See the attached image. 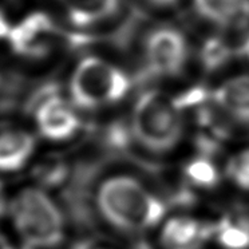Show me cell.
<instances>
[{"mask_svg":"<svg viewBox=\"0 0 249 249\" xmlns=\"http://www.w3.org/2000/svg\"><path fill=\"white\" fill-rule=\"evenodd\" d=\"M94 211L107 227L126 236H140L160 228L166 202L142 178L114 172L98 181L92 193Z\"/></svg>","mask_w":249,"mask_h":249,"instance_id":"6da1fadb","label":"cell"},{"mask_svg":"<svg viewBox=\"0 0 249 249\" xmlns=\"http://www.w3.org/2000/svg\"><path fill=\"white\" fill-rule=\"evenodd\" d=\"M130 137L143 152L166 156L184 137L182 108L177 99L157 90L142 94L130 118Z\"/></svg>","mask_w":249,"mask_h":249,"instance_id":"7a4b0ae2","label":"cell"},{"mask_svg":"<svg viewBox=\"0 0 249 249\" xmlns=\"http://www.w3.org/2000/svg\"><path fill=\"white\" fill-rule=\"evenodd\" d=\"M12 218L28 249L58 247L65 238V217L43 190L24 189L12 201Z\"/></svg>","mask_w":249,"mask_h":249,"instance_id":"3957f363","label":"cell"},{"mask_svg":"<svg viewBox=\"0 0 249 249\" xmlns=\"http://www.w3.org/2000/svg\"><path fill=\"white\" fill-rule=\"evenodd\" d=\"M129 90L130 81L124 71L95 56L82 59L70 81L72 102L86 110L119 102Z\"/></svg>","mask_w":249,"mask_h":249,"instance_id":"277c9868","label":"cell"},{"mask_svg":"<svg viewBox=\"0 0 249 249\" xmlns=\"http://www.w3.org/2000/svg\"><path fill=\"white\" fill-rule=\"evenodd\" d=\"M12 50L31 59H43L65 44L76 46L86 42L81 35L65 33L44 12H34L12 28L8 35Z\"/></svg>","mask_w":249,"mask_h":249,"instance_id":"5b68a950","label":"cell"},{"mask_svg":"<svg viewBox=\"0 0 249 249\" xmlns=\"http://www.w3.org/2000/svg\"><path fill=\"white\" fill-rule=\"evenodd\" d=\"M28 106L35 111L40 134L50 141H67L75 136L81 127L75 110L67 101L55 94L54 87H46L34 95Z\"/></svg>","mask_w":249,"mask_h":249,"instance_id":"8992f818","label":"cell"},{"mask_svg":"<svg viewBox=\"0 0 249 249\" xmlns=\"http://www.w3.org/2000/svg\"><path fill=\"white\" fill-rule=\"evenodd\" d=\"M188 42L181 31L160 27L147 35L145 58L149 71L158 76H176L188 59Z\"/></svg>","mask_w":249,"mask_h":249,"instance_id":"52a82bcc","label":"cell"},{"mask_svg":"<svg viewBox=\"0 0 249 249\" xmlns=\"http://www.w3.org/2000/svg\"><path fill=\"white\" fill-rule=\"evenodd\" d=\"M211 238L213 225L189 214H176L161 224L158 243L161 249H204Z\"/></svg>","mask_w":249,"mask_h":249,"instance_id":"ba28073f","label":"cell"},{"mask_svg":"<svg viewBox=\"0 0 249 249\" xmlns=\"http://www.w3.org/2000/svg\"><path fill=\"white\" fill-rule=\"evenodd\" d=\"M196 11L220 27L243 28L249 24V0H193Z\"/></svg>","mask_w":249,"mask_h":249,"instance_id":"9c48e42d","label":"cell"},{"mask_svg":"<svg viewBox=\"0 0 249 249\" xmlns=\"http://www.w3.org/2000/svg\"><path fill=\"white\" fill-rule=\"evenodd\" d=\"M213 99L228 117L238 124H249V76L229 79L213 92Z\"/></svg>","mask_w":249,"mask_h":249,"instance_id":"30bf717a","label":"cell"},{"mask_svg":"<svg viewBox=\"0 0 249 249\" xmlns=\"http://www.w3.org/2000/svg\"><path fill=\"white\" fill-rule=\"evenodd\" d=\"M35 149L34 137L24 130L8 129L0 131V172L22 169Z\"/></svg>","mask_w":249,"mask_h":249,"instance_id":"8fae6325","label":"cell"},{"mask_svg":"<svg viewBox=\"0 0 249 249\" xmlns=\"http://www.w3.org/2000/svg\"><path fill=\"white\" fill-rule=\"evenodd\" d=\"M70 20L75 26L86 27L102 22L117 14L121 0H60Z\"/></svg>","mask_w":249,"mask_h":249,"instance_id":"7c38bea8","label":"cell"},{"mask_svg":"<svg viewBox=\"0 0 249 249\" xmlns=\"http://www.w3.org/2000/svg\"><path fill=\"white\" fill-rule=\"evenodd\" d=\"M213 238L222 249H249V216H224L213 224Z\"/></svg>","mask_w":249,"mask_h":249,"instance_id":"4fadbf2b","label":"cell"},{"mask_svg":"<svg viewBox=\"0 0 249 249\" xmlns=\"http://www.w3.org/2000/svg\"><path fill=\"white\" fill-rule=\"evenodd\" d=\"M184 176L190 188L212 189L220 181V172L213 162L211 154L200 153L188 161L184 168Z\"/></svg>","mask_w":249,"mask_h":249,"instance_id":"5bb4252c","label":"cell"},{"mask_svg":"<svg viewBox=\"0 0 249 249\" xmlns=\"http://www.w3.org/2000/svg\"><path fill=\"white\" fill-rule=\"evenodd\" d=\"M233 55L231 46L221 38H209L201 49V63L208 71H216L228 63Z\"/></svg>","mask_w":249,"mask_h":249,"instance_id":"9a60e30c","label":"cell"},{"mask_svg":"<svg viewBox=\"0 0 249 249\" xmlns=\"http://www.w3.org/2000/svg\"><path fill=\"white\" fill-rule=\"evenodd\" d=\"M225 176L238 189L249 192V149L234 153L228 160Z\"/></svg>","mask_w":249,"mask_h":249,"instance_id":"2e32d148","label":"cell"},{"mask_svg":"<svg viewBox=\"0 0 249 249\" xmlns=\"http://www.w3.org/2000/svg\"><path fill=\"white\" fill-rule=\"evenodd\" d=\"M35 177L44 186H54L63 181L66 169L60 161H44L35 169Z\"/></svg>","mask_w":249,"mask_h":249,"instance_id":"e0dca14e","label":"cell"},{"mask_svg":"<svg viewBox=\"0 0 249 249\" xmlns=\"http://www.w3.org/2000/svg\"><path fill=\"white\" fill-rule=\"evenodd\" d=\"M10 27H8V24H7L6 19L3 17V14L0 12V38H6L10 35Z\"/></svg>","mask_w":249,"mask_h":249,"instance_id":"ac0fdd59","label":"cell"},{"mask_svg":"<svg viewBox=\"0 0 249 249\" xmlns=\"http://www.w3.org/2000/svg\"><path fill=\"white\" fill-rule=\"evenodd\" d=\"M7 208L6 197H4V190H3V185L0 184V217L4 214Z\"/></svg>","mask_w":249,"mask_h":249,"instance_id":"d6986e66","label":"cell"},{"mask_svg":"<svg viewBox=\"0 0 249 249\" xmlns=\"http://www.w3.org/2000/svg\"><path fill=\"white\" fill-rule=\"evenodd\" d=\"M149 1H152L153 4L160 7H169L173 6L174 3H177V0H149Z\"/></svg>","mask_w":249,"mask_h":249,"instance_id":"ffe728a7","label":"cell"},{"mask_svg":"<svg viewBox=\"0 0 249 249\" xmlns=\"http://www.w3.org/2000/svg\"><path fill=\"white\" fill-rule=\"evenodd\" d=\"M238 51H240L241 54L245 55V56H247V58H248V59H249V38L247 39L245 42H244L243 46L240 47V50H238Z\"/></svg>","mask_w":249,"mask_h":249,"instance_id":"44dd1931","label":"cell"},{"mask_svg":"<svg viewBox=\"0 0 249 249\" xmlns=\"http://www.w3.org/2000/svg\"><path fill=\"white\" fill-rule=\"evenodd\" d=\"M0 249H15V248H12L11 245L8 244V241L4 238V236H1V234H0ZM23 249H28V248L24 247Z\"/></svg>","mask_w":249,"mask_h":249,"instance_id":"7402d4cb","label":"cell"},{"mask_svg":"<svg viewBox=\"0 0 249 249\" xmlns=\"http://www.w3.org/2000/svg\"><path fill=\"white\" fill-rule=\"evenodd\" d=\"M95 249H111V248H95Z\"/></svg>","mask_w":249,"mask_h":249,"instance_id":"603a6c76","label":"cell"},{"mask_svg":"<svg viewBox=\"0 0 249 249\" xmlns=\"http://www.w3.org/2000/svg\"><path fill=\"white\" fill-rule=\"evenodd\" d=\"M0 85H1V83H0Z\"/></svg>","mask_w":249,"mask_h":249,"instance_id":"cb8c5ba5","label":"cell"}]
</instances>
